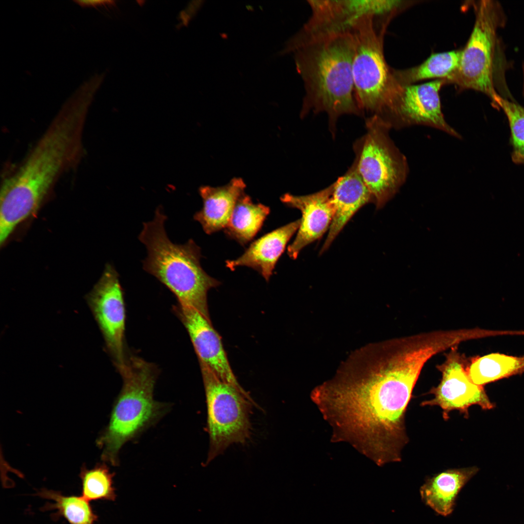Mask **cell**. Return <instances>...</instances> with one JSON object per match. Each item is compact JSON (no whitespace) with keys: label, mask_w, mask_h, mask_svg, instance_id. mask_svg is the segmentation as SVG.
Masks as SVG:
<instances>
[{"label":"cell","mask_w":524,"mask_h":524,"mask_svg":"<svg viewBox=\"0 0 524 524\" xmlns=\"http://www.w3.org/2000/svg\"><path fill=\"white\" fill-rule=\"evenodd\" d=\"M523 71H524V64L523 65Z\"/></svg>","instance_id":"27"},{"label":"cell","mask_w":524,"mask_h":524,"mask_svg":"<svg viewBox=\"0 0 524 524\" xmlns=\"http://www.w3.org/2000/svg\"><path fill=\"white\" fill-rule=\"evenodd\" d=\"M91 103L83 95H72L23 163L5 179L0 196V243L37 211L59 176L78 160Z\"/></svg>","instance_id":"2"},{"label":"cell","mask_w":524,"mask_h":524,"mask_svg":"<svg viewBox=\"0 0 524 524\" xmlns=\"http://www.w3.org/2000/svg\"><path fill=\"white\" fill-rule=\"evenodd\" d=\"M477 471L476 467L449 469L427 479L420 490L423 501L438 514L449 515L458 492Z\"/></svg>","instance_id":"19"},{"label":"cell","mask_w":524,"mask_h":524,"mask_svg":"<svg viewBox=\"0 0 524 524\" xmlns=\"http://www.w3.org/2000/svg\"><path fill=\"white\" fill-rule=\"evenodd\" d=\"M354 49L351 32L315 40L294 51L297 70L305 90L301 116L310 112L326 113L333 136L339 117L362 115L354 96Z\"/></svg>","instance_id":"3"},{"label":"cell","mask_w":524,"mask_h":524,"mask_svg":"<svg viewBox=\"0 0 524 524\" xmlns=\"http://www.w3.org/2000/svg\"><path fill=\"white\" fill-rule=\"evenodd\" d=\"M205 391L210 448L207 463L233 443H244L250 435L253 405L249 394L221 380L199 362Z\"/></svg>","instance_id":"8"},{"label":"cell","mask_w":524,"mask_h":524,"mask_svg":"<svg viewBox=\"0 0 524 524\" xmlns=\"http://www.w3.org/2000/svg\"><path fill=\"white\" fill-rule=\"evenodd\" d=\"M475 20L470 36L461 50L459 66L445 82L462 89L481 92L493 102L496 93L493 81V60L497 31L503 27L506 16L496 0H484L475 4Z\"/></svg>","instance_id":"9"},{"label":"cell","mask_w":524,"mask_h":524,"mask_svg":"<svg viewBox=\"0 0 524 524\" xmlns=\"http://www.w3.org/2000/svg\"><path fill=\"white\" fill-rule=\"evenodd\" d=\"M300 219L267 233L253 242L236 260H228L226 266L232 271L240 266L250 267L268 281L287 243L297 232Z\"/></svg>","instance_id":"17"},{"label":"cell","mask_w":524,"mask_h":524,"mask_svg":"<svg viewBox=\"0 0 524 524\" xmlns=\"http://www.w3.org/2000/svg\"><path fill=\"white\" fill-rule=\"evenodd\" d=\"M87 301L116 368L125 361V306L119 274L110 263L105 265Z\"/></svg>","instance_id":"10"},{"label":"cell","mask_w":524,"mask_h":524,"mask_svg":"<svg viewBox=\"0 0 524 524\" xmlns=\"http://www.w3.org/2000/svg\"><path fill=\"white\" fill-rule=\"evenodd\" d=\"M167 219L163 208L159 206L153 219L143 223L138 236L147 252L143 261V269L174 294L178 304L195 309L211 321L207 293L221 283L203 269L201 249L193 240L184 244L170 241L164 228Z\"/></svg>","instance_id":"4"},{"label":"cell","mask_w":524,"mask_h":524,"mask_svg":"<svg viewBox=\"0 0 524 524\" xmlns=\"http://www.w3.org/2000/svg\"><path fill=\"white\" fill-rule=\"evenodd\" d=\"M445 83L444 80H436L418 85L400 86L383 121L392 128L426 125L460 137L446 122L442 111L440 91Z\"/></svg>","instance_id":"11"},{"label":"cell","mask_w":524,"mask_h":524,"mask_svg":"<svg viewBox=\"0 0 524 524\" xmlns=\"http://www.w3.org/2000/svg\"><path fill=\"white\" fill-rule=\"evenodd\" d=\"M77 4L82 8H99L104 7L105 8L114 6L115 3L112 0H74Z\"/></svg>","instance_id":"26"},{"label":"cell","mask_w":524,"mask_h":524,"mask_svg":"<svg viewBox=\"0 0 524 524\" xmlns=\"http://www.w3.org/2000/svg\"><path fill=\"white\" fill-rule=\"evenodd\" d=\"M270 211L263 204L254 203L244 193L238 198L224 232L241 245H246L261 229Z\"/></svg>","instance_id":"20"},{"label":"cell","mask_w":524,"mask_h":524,"mask_svg":"<svg viewBox=\"0 0 524 524\" xmlns=\"http://www.w3.org/2000/svg\"><path fill=\"white\" fill-rule=\"evenodd\" d=\"M173 308L188 331L199 362L208 366L221 380L248 394L238 383L221 337L213 328L211 321L192 308L178 304Z\"/></svg>","instance_id":"13"},{"label":"cell","mask_w":524,"mask_h":524,"mask_svg":"<svg viewBox=\"0 0 524 524\" xmlns=\"http://www.w3.org/2000/svg\"><path fill=\"white\" fill-rule=\"evenodd\" d=\"M466 358L458 352L457 347L451 349L446 355L445 360L437 366L442 374L439 385L429 392L434 397L425 401L421 405L438 406L442 410L443 417L449 419V413L458 410L465 417L468 416V408L476 405L484 409L493 407L483 386L474 383L470 378Z\"/></svg>","instance_id":"12"},{"label":"cell","mask_w":524,"mask_h":524,"mask_svg":"<svg viewBox=\"0 0 524 524\" xmlns=\"http://www.w3.org/2000/svg\"><path fill=\"white\" fill-rule=\"evenodd\" d=\"M377 18L365 16L352 31L355 49L352 74L355 98L363 115L383 117L399 83L388 66L383 52L385 27L377 28Z\"/></svg>","instance_id":"6"},{"label":"cell","mask_w":524,"mask_h":524,"mask_svg":"<svg viewBox=\"0 0 524 524\" xmlns=\"http://www.w3.org/2000/svg\"><path fill=\"white\" fill-rule=\"evenodd\" d=\"M332 184L331 199L334 214L321 253L329 247L360 208L370 202H373L371 195L358 171L355 160L346 173Z\"/></svg>","instance_id":"16"},{"label":"cell","mask_w":524,"mask_h":524,"mask_svg":"<svg viewBox=\"0 0 524 524\" xmlns=\"http://www.w3.org/2000/svg\"><path fill=\"white\" fill-rule=\"evenodd\" d=\"M332 191V184L313 194L295 196L287 193L280 197L283 203L299 210L302 214L296 237L287 248L291 258L295 259L302 248L328 230L334 214Z\"/></svg>","instance_id":"14"},{"label":"cell","mask_w":524,"mask_h":524,"mask_svg":"<svg viewBox=\"0 0 524 524\" xmlns=\"http://www.w3.org/2000/svg\"><path fill=\"white\" fill-rule=\"evenodd\" d=\"M493 104L501 107L508 117L511 134L512 161L524 164V108L498 94Z\"/></svg>","instance_id":"25"},{"label":"cell","mask_w":524,"mask_h":524,"mask_svg":"<svg viewBox=\"0 0 524 524\" xmlns=\"http://www.w3.org/2000/svg\"><path fill=\"white\" fill-rule=\"evenodd\" d=\"M427 361L418 347L398 339L353 352L311 395L332 439L349 442L379 466L400 461L408 440L405 412Z\"/></svg>","instance_id":"1"},{"label":"cell","mask_w":524,"mask_h":524,"mask_svg":"<svg viewBox=\"0 0 524 524\" xmlns=\"http://www.w3.org/2000/svg\"><path fill=\"white\" fill-rule=\"evenodd\" d=\"M246 187L241 178H233L223 186H203L199 188L203 207L195 213L194 219L201 224L206 234H211L225 229Z\"/></svg>","instance_id":"18"},{"label":"cell","mask_w":524,"mask_h":524,"mask_svg":"<svg viewBox=\"0 0 524 524\" xmlns=\"http://www.w3.org/2000/svg\"><path fill=\"white\" fill-rule=\"evenodd\" d=\"M524 371V357L492 353L472 358L467 367L472 381L484 385Z\"/></svg>","instance_id":"21"},{"label":"cell","mask_w":524,"mask_h":524,"mask_svg":"<svg viewBox=\"0 0 524 524\" xmlns=\"http://www.w3.org/2000/svg\"><path fill=\"white\" fill-rule=\"evenodd\" d=\"M82 496L88 501L97 500H114L115 498L113 485V475L105 465L87 469H81Z\"/></svg>","instance_id":"24"},{"label":"cell","mask_w":524,"mask_h":524,"mask_svg":"<svg viewBox=\"0 0 524 524\" xmlns=\"http://www.w3.org/2000/svg\"><path fill=\"white\" fill-rule=\"evenodd\" d=\"M365 126L366 133L354 145V160L378 209L398 191L408 167L405 156L390 137V125L374 115L367 118Z\"/></svg>","instance_id":"7"},{"label":"cell","mask_w":524,"mask_h":524,"mask_svg":"<svg viewBox=\"0 0 524 524\" xmlns=\"http://www.w3.org/2000/svg\"><path fill=\"white\" fill-rule=\"evenodd\" d=\"M35 495L52 500L54 503L46 504L42 510L55 509L54 517L62 516L69 524H94L97 520L89 501L82 496H65L46 489H41Z\"/></svg>","instance_id":"23"},{"label":"cell","mask_w":524,"mask_h":524,"mask_svg":"<svg viewBox=\"0 0 524 524\" xmlns=\"http://www.w3.org/2000/svg\"><path fill=\"white\" fill-rule=\"evenodd\" d=\"M116 369L122 377L123 387L108 426L97 441L103 450L102 459L112 464L117 462L123 445L156 419L163 408L153 399L158 375L154 364L127 354Z\"/></svg>","instance_id":"5"},{"label":"cell","mask_w":524,"mask_h":524,"mask_svg":"<svg viewBox=\"0 0 524 524\" xmlns=\"http://www.w3.org/2000/svg\"><path fill=\"white\" fill-rule=\"evenodd\" d=\"M311 16L296 34L302 43L329 35L351 33L364 16L359 0H309Z\"/></svg>","instance_id":"15"},{"label":"cell","mask_w":524,"mask_h":524,"mask_svg":"<svg viewBox=\"0 0 524 524\" xmlns=\"http://www.w3.org/2000/svg\"><path fill=\"white\" fill-rule=\"evenodd\" d=\"M461 50H452L434 53L418 66L404 70H393V74L401 85L429 79H438L445 81L457 69Z\"/></svg>","instance_id":"22"}]
</instances>
